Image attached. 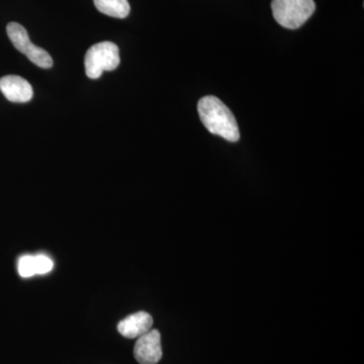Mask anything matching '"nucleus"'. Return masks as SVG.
Returning a JSON list of instances; mask_svg holds the SVG:
<instances>
[{
    "mask_svg": "<svg viewBox=\"0 0 364 364\" xmlns=\"http://www.w3.org/2000/svg\"><path fill=\"white\" fill-rule=\"evenodd\" d=\"M162 354L161 335L158 330H150L136 340L134 356L139 363L156 364Z\"/></svg>",
    "mask_w": 364,
    "mask_h": 364,
    "instance_id": "obj_5",
    "label": "nucleus"
},
{
    "mask_svg": "<svg viewBox=\"0 0 364 364\" xmlns=\"http://www.w3.org/2000/svg\"><path fill=\"white\" fill-rule=\"evenodd\" d=\"M0 91L9 102L23 104L33 98L32 85L21 76L7 75L0 78Z\"/></svg>",
    "mask_w": 364,
    "mask_h": 364,
    "instance_id": "obj_6",
    "label": "nucleus"
},
{
    "mask_svg": "<svg viewBox=\"0 0 364 364\" xmlns=\"http://www.w3.org/2000/svg\"><path fill=\"white\" fill-rule=\"evenodd\" d=\"M272 9L277 23L296 30L313 16L316 4L314 0H272Z\"/></svg>",
    "mask_w": 364,
    "mask_h": 364,
    "instance_id": "obj_2",
    "label": "nucleus"
},
{
    "mask_svg": "<svg viewBox=\"0 0 364 364\" xmlns=\"http://www.w3.org/2000/svg\"><path fill=\"white\" fill-rule=\"evenodd\" d=\"M18 269L21 277H31L35 275V257L31 255L21 257L18 260Z\"/></svg>",
    "mask_w": 364,
    "mask_h": 364,
    "instance_id": "obj_9",
    "label": "nucleus"
},
{
    "mask_svg": "<svg viewBox=\"0 0 364 364\" xmlns=\"http://www.w3.org/2000/svg\"><path fill=\"white\" fill-rule=\"evenodd\" d=\"M97 11L116 18H124L130 14L128 0H93Z\"/></svg>",
    "mask_w": 364,
    "mask_h": 364,
    "instance_id": "obj_8",
    "label": "nucleus"
},
{
    "mask_svg": "<svg viewBox=\"0 0 364 364\" xmlns=\"http://www.w3.org/2000/svg\"><path fill=\"white\" fill-rule=\"evenodd\" d=\"M152 326L153 318L150 314L141 311L122 320L117 325V330L126 338L134 339L150 331Z\"/></svg>",
    "mask_w": 364,
    "mask_h": 364,
    "instance_id": "obj_7",
    "label": "nucleus"
},
{
    "mask_svg": "<svg viewBox=\"0 0 364 364\" xmlns=\"http://www.w3.org/2000/svg\"><path fill=\"white\" fill-rule=\"evenodd\" d=\"M33 257H35L36 274H46V273L51 272L53 261L48 256L40 254Z\"/></svg>",
    "mask_w": 364,
    "mask_h": 364,
    "instance_id": "obj_10",
    "label": "nucleus"
},
{
    "mask_svg": "<svg viewBox=\"0 0 364 364\" xmlns=\"http://www.w3.org/2000/svg\"><path fill=\"white\" fill-rule=\"evenodd\" d=\"M198 114L203 126L210 133L224 138L229 142H238L240 132L233 112L219 98L208 95L198 104Z\"/></svg>",
    "mask_w": 364,
    "mask_h": 364,
    "instance_id": "obj_1",
    "label": "nucleus"
},
{
    "mask_svg": "<svg viewBox=\"0 0 364 364\" xmlns=\"http://www.w3.org/2000/svg\"><path fill=\"white\" fill-rule=\"evenodd\" d=\"M7 36L16 50L26 55L35 65L49 69L53 66V60L49 53L31 42L25 28L18 23H9L6 26Z\"/></svg>",
    "mask_w": 364,
    "mask_h": 364,
    "instance_id": "obj_4",
    "label": "nucleus"
},
{
    "mask_svg": "<svg viewBox=\"0 0 364 364\" xmlns=\"http://www.w3.org/2000/svg\"><path fill=\"white\" fill-rule=\"evenodd\" d=\"M119 65V47L114 43H98L86 52L85 66L88 78H100L105 71L116 70Z\"/></svg>",
    "mask_w": 364,
    "mask_h": 364,
    "instance_id": "obj_3",
    "label": "nucleus"
}]
</instances>
